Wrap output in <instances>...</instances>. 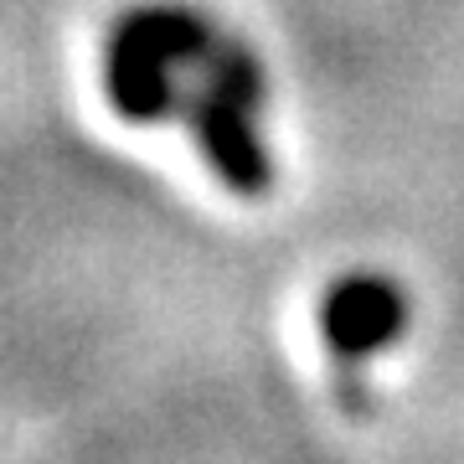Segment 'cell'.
<instances>
[{"label":"cell","mask_w":464,"mask_h":464,"mask_svg":"<svg viewBox=\"0 0 464 464\" xmlns=\"http://www.w3.org/2000/svg\"><path fill=\"white\" fill-rule=\"evenodd\" d=\"M408 331V295L392 279L351 274L320 299V335L335 362H366L372 351L392 346Z\"/></svg>","instance_id":"6da1fadb"},{"label":"cell","mask_w":464,"mask_h":464,"mask_svg":"<svg viewBox=\"0 0 464 464\" xmlns=\"http://www.w3.org/2000/svg\"><path fill=\"white\" fill-rule=\"evenodd\" d=\"M186 130H191V140L207 155V166L222 176L227 191H237V197H264L268 186H274V160L258 145V134H253L248 109H237V103L217 99V93L201 88L197 99L186 103Z\"/></svg>","instance_id":"7a4b0ae2"},{"label":"cell","mask_w":464,"mask_h":464,"mask_svg":"<svg viewBox=\"0 0 464 464\" xmlns=\"http://www.w3.org/2000/svg\"><path fill=\"white\" fill-rule=\"evenodd\" d=\"M176 67L160 63L155 52L124 47V42H103V93L114 103V114H124L130 124H155L181 109L176 93Z\"/></svg>","instance_id":"3957f363"},{"label":"cell","mask_w":464,"mask_h":464,"mask_svg":"<svg viewBox=\"0 0 464 464\" xmlns=\"http://www.w3.org/2000/svg\"><path fill=\"white\" fill-rule=\"evenodd\" d=\"M109 42H124V47L155 52L160 63L170 67H191L207 57V47L217 42L212 21L197 16L191 5H134L109 26Z\"/></svg>","instance_id":"277c9868"},{"label":"cell","mask_w":464,"mask_h":464,"mask_svg":"<svg viewBox=\"0 0 464 464\" xmlns=\"http://www.w3.org/2000/svg\"><path fill=\"white\" fill-rule=\"evenodd\" d=\"M201 88L237 103V109H248V114H258V103H264V67H258V57L243 42H222L217 36L207 47V57H201Z\"/></svg>","instance_id":"5b68a950"},{"label":"cell","mask_w":464,"mask_h":464,"mask_svg":"<svg viewBox=\"0 0 464 464\" xmlns=\"http://www.w3.org/2000/svg\"><path fill=\"white\" fill-rule=\"evenodd\" d=\"M335 398L351 418H366L372 413V398H366V377H362V362H341V382H335Z\"/></svg>","instance_id":"8992f818"}]
</instances>
